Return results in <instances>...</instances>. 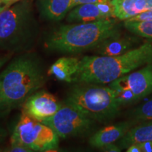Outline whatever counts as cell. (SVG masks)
<instances>
[{
  "label": "cell",
  "instance_id": "6",
  "mask_svg": "<svg viewBox=\"0 0 152 152\" xmlns=\"http://www.w3.org/2000/svg\"><path fill=\"white\" fill-rule=\"evenodd\" d=\"M59 137L41 121L23 113L11 137V143L29 148L33 151H49L58 147Z\"/></svg>",
  "mask_w": 152,
  "mask_h": 152
},
{
  "label": "cell",
  "instance_id": "29",
  "mask_svg": "<svg viewBox=\"0 0 152 152\" xmlns=\"http://www.w3.org/2000/svg\"><path fill=\"white\" fill-rule=\"evenodd\" d=\"M6 7H7V6H5V5H2V6H0V13L1 12V11H2Z\"/></svg>",
  "mask_w": 152,
  "mask_h": 152
},
{
  "label": "cell",
  "instance_id": "18",
  "mask_svg": "<svg viewBox=\"0 0 152 152\" xmlns=\"http://www.w3.org/2000/svg\"><path fill=\"white\" fill-rule=\"evenodd\" d=\"M131 118L134 122H142L152 120V99L133 110L131 113Z\"/></svg>",
  "mask_w": 152,
  "mask_h": 152
},
{
  "label": "cell",
  "instance_id": "16",
  "mask_svg": "<svg viewBox=\"0 0 152 152\" xmlns=\"http://www.w3.org/2000/svg\"><path fill=\"white\" fill-rule=\"evenodd\" d=\"M149 141H152V120L142 121L139 125L131 127L121 139L119 146L127 149L132 144Z\"/></svg>",
  "mask_w": 152,
  "mask_h": 152
},
{
  "label": "cell",
  "instance_id": "24",
  "mask_svg": "<svg viewBox=\"0 0 152 152\" xmlns=\"http://www.w3.org/2000/svg\"><path fill=\"white\" fill-rule=\"evenodd\" d=\"M140 144L142 152H152V141L142 142Z\"/></svg>",
  "mask_w": 152,
  "mask_h": 152
},
{
  "label": "cell",
  "instance_id": "5",
  "mask_svg": "<svg viewBox=\"0 0 152 152\" xmlns=\"http://www.w3.org/2000/svg\"><path fill=\"white\" fill-rule=\"evenodd\" d=\"M65 103L94 121L103 123L115 118L121 109L113 89L96 84L74 86L68 92Z\"/></svg>",
  "mask_w": 152,
  "mask_h": 152
},
{
  "label": "cell",
  "instance_id": "28",
  "mask_svg": "<svg viewBox=\"0 0 152 152\" xmlns=\"http://www.w3.org/2000/svg\"><path fill=\"white\" fill-rule=\"evenodd\" d=\"M20 1H21V0H2L3 4L7 6V7L14 4Z\"/></svg>",
  "mask_w": 152,
  "mask_h": 152
},
{
  "label": "cell",
  "instance_id": "26",
  "mask_svg": "<svg viewBox=\"0 0 152 152\" xmlns=\"http://www.w3.org/2000/svg\"><path fill=\"white\" fill-rule=\"evenodd\" d=\"M11 55H2V56H0V69L3 67L8 62V61L10 59Z\"/></svg>",
  "mask_w": 152,
  "mask_h": 152
},
{
  "label": "cell",
  "instance_id": "23",
  "mask_svg": "<svg viewBox=\"0 0 152 152\" xmlns=\"http://www.w3.org/2000/svg\"><path fill=\"white\" fill-rule=\"evenodd\" d=\"M101 149L104 151H109V152H118L121 151V148L119 147V146L116 145L114 143L107 144V145L104 146L102 148H101Z\"/></svg>",
  "mask_w": 152,
  "mask_h": 152
},
{
  "label": "cell",
  "instance_id": "13",
  "mask_svg": "<svg viewBox=\"0 0 152 152\" xmlns=\"http://www.w3.org/2000/svg\"><path fill=\"white\" fill-rule=\"evenodd\" d=\"M109 18L101 9L98 3L83 4L70 11L66 20L69 23H88Z\"/></svg>",
  "mask_w": 152,
  "mask_h": 152
},
{
  "label": "cell",
  "instance_id": "3",
  "mask_svg": "<svg viewBox=\"0 0 152 152\" xmlns=\"http://www.w3.org/2000/svg\"><path fill=\"white\" fill-rule=\"evenodd\" d=\"M120 33L113 19L64 25L49 34L45 46L51 51L75 54L94 49L101 42Z\"/></svg>",
  "mask_w": 152,
  "mask_h": 152
},
{
  "label": "cell",
  "instance_id": "21",
  "mask_svg": "<svg viewBox=\"0 0 152 152\" xmlns=\"http://www.w3.org/2000/svg\"><path fill=\"white\" fill-rule=\"evenodd\" d=\"M4 151H9V152H32L31 149L29 148L25 147L21 144H16V143H11L10 146L9 147L6 148L4 150Z\"/></svg>",
  "mask_w": 152,
  "mask_h": 152
},
{
  "label": "cell",
  "instance_id": "14",
  "mask_svg": "<svg viewBox=\"0 0 152 152\" xmlns=\"http://www.w3.org/2000/svg\"><path fill=\"white\" fill-rule=\"evenodd\" d=\"M80 60L75 57L64 56L52 64L47 72L58 80L73 83L74 76L79 68Z\"/></svg>",
  "mask_w": 152,
  "mask_h": 152
},
{
  "label": "cell",
  "instance_id": "20",
  "mask_svg": "<svg viewBox=\"0 0 152 152\" xmlns=\"http://www.w3.org/2000/svg\"><path fill=\"white\" fill-rule=\"evenodd\" d=\"M128 21H134V22H140V21H149L152 20V11H147L144 12L140 13L136 16L132 17V18L128 19Z\"/></svg>",
  "mask_w": 152,
  "mask_h": 152
},
{
  "label": "cell",
  "instance_id": "9",
  "mask_svg": "<svg viewBox=\"0 0 152 152\" xmlns=\"http://www.w3.org/2000/svg\"><path fill=\"white\" fill-rule=\"evenodd\" d=\"M62 104L50 93L44 90L37 91L23 103L22 112L37 121H42L54 115Z\"/></svg>",
  "mask_w": 152,
  "mask_h": 152
},
{
  "label": "cell",
  "instance_id": "12",
  "mask_svg": "<svg viewBox=\"0 0 152 152\" xmlns=\"http://www.w3.org/2000/svg\"><path fill=\"white\" fill-rule=\"evenodd\" d=\"M115 18L126 20L140 13L152 11V0H111Z\"/></svg>",
  "mask_w": 152,
  "mask_h": 152
},
{
  "label": "cell",
  "instance_id": "4",
  "mask_svg": "<svg viewBox=\"0 0 152 152\" xmlns=\"http://www.w3.org/2000/svg\"><path fill=\"white\" fill-rule=\"evenodd\" d=\"M35 37L29 0H21L0 13V50L25 51L33 45Z\"/></svg>",
  "mask_w": 152,
  "mask_h": 152
},
{
  "label": "cell",
  "instance_id": "11",
  "mask_svg": "<svg viewBox=\"0 0 152 152\" xmlns=\"http://www.w3.org/2000/svg\"><path fill=\"white\" fill-rule=\"evenodd\" d=\"M135 43L134 39L118 33L104 40L94 49L99 56H118L131 50Z\"/></svg>",
  "mask_w": 152,
  "mask_h": 152
},
{
  "label": "cell",
  "instance_id": "17",
  "mask_svg": "<svg viewBox=\"0 0 152 152\" xmlns=\"http://www.w3.org/2000/svg\"><path fill=\"white\" fill-rule=\"evenodd\" d=\"M124 26L130 33L141 37L152 38V20L140 22L125 20Z\"/></svg>",
  "mask_w": 152,
  "mask_h": 152
},
{
  "label": "cell",
  "instance_id": "2",
  "mask_svg": "<svg viewBox=\"0 0 152 152\" xmlns=\"http://www.w3.org/2000/svg\"><path fill=\"white\" fill-rule=\"evenodd\" d=\"M44 66L35 54L20 55L0 73L1 108H14L45 85Z\"/></svg>",
  "mask_w": 152,
  "mask_h": 152
},
{
  "label": "cell",
  "instance_id": "25",
  "mask_svg": "<svg viewBox=\"0 0 152 152\" xmlns=\"http://www.w3.org/2000/svg\"><path fill=\"white\" fill-rule=\"evenodd\" d=\"M127 152H142V151L140 144L134 143L127 148Z\"/></svg>",
  "mask_w": 152,
  "mask_h": 152
},
{
  "label": "cell",
  "instance_id": "8",
  "mask_svg": "<svg viewBox=\"0 0 152 152\" xmlns=\"http://www.w3.org/2000/svg\"><path fill=\"white\" fill-rule=\"evenodd\" d=\"M113 90H130L138 100L152 93V64L109 83Z\"/></svg>",
  "mask_w": 152,
  "mask_h": 152
},
{
  "label": "cell",
  "instance_id": "27",
  "mask_svg": "<svg viewBox=\"0 0 152 152\" xmlns=\"http://www.w3.org/2000/svg\"><path fill=\"white\" fill-rule=\"evenodd\" d=\"M7 134H8V132L6 130V129L4 128L3 127L0 125V144L4 142V140L6 137H7Z\"/></svg>",
  "mask_w": 152,
  "mask_h": 152
},
{
  "label": "cell",
  "instance_id": "10",
  "mask_svg": "<svg viewBox=\"0 0 152 152\" xmlns=\"http://www.w3.org/2000/svg\"><path fill=\"white\" fill-rule=\"evenodd\" d=\"M133 123L122 122L101 129L91 137L89 143L92 147L101 149L107 144L121 140L132 126Z\"/></svg>",
  "mask_w": 152,
  "mask_h": 152
},
{
  "label": "cell",
  "instance_id": "19",
  "mask_svg": "<svg viewBox=\"0 0 152 152\" xmlns=\"http://www.w3.org/2000/svg\"><path fill=\"white\" fill-rule=\"evenodd\" d=\"M115 97L121 106L135 103L138 99L130 90H113Z\"/></svg>",
  "mask_w": 152,
  "mask_h": 152
},
{
  "label": "cell",
  "instance_id": "30",
  "mask_svg": "<svg viewBox=\"0 0 152 152\" xmlns=\"http://www.w3.org/2000/svg\"><path fill=\"white\" fill-rule=\"evenodd\" d=\"M1 105H2V99H1V93H0V108H1Z\"/></svg>",
  "mask_w": 152,
  "mask_h": 152
},
{
  "label": "cell",
  "instance_id": "1",
  "mask_svg": "<svg viewBox=\"0 0 152 152\" xmlns=\"http://www.w3.org/2000/svg\"><path fill=\"white\" fill-rule=\"evenodd\" d=\"M152 64V42L118 56H85L80 60L73 82L82 84H107L144 65Z\"/></svg>",
  "mask_w": 152,
  "mask_h": 152
},
{
  "label": "cell",
  "instance_id": "15",
  "mask_svg": "<svg viewBox=\"0 0 152 152\" xmlns=\"http://www.w3.org/2000/svg\"><path fill=\"white\" fill-rule=\"evenodd\" d=\"M73 0H39V10L45 19L52 21L62 20L72 9Z\"/></svg>",
  "mask_w": 152,
  "mask_h": 152
},
{
  "label": "cell",
  "instance_id": "22",
  "mask_svg": "<svg viewBox=\"0 0 152 152\" xmlns=\"http://www.w3.org/2000/svg\"><path fill=\"white\" fill-rule=\"evenodd\" d=\"M111 1V0H73L72 3V9L76 7V6L83 4H88V3H100L104 2V1Z\"/></svg>",
  "mask_w": 152,
  "mask_h": 152
},
{
  "label": "cell",
  "instance_id": "31",
  "mask_svg": "<svg viewBox=\"0 0 152 152\" xmlns=\"http://www.w3.org/2000/svg\"><path fill=\"white\" fill-rule=\"evenodd\" d=\"M2 5H4L2 0H0V6H2Z\"/></svg>",
  "mask_w": 152,
  "mask_h": 152
},
{
  "label": "cell",
  "instance_id": "7",
  "mask_svg": "<svg viewBox=\"0 0 152 152\" xmlns=\"http://www.w3.org/2000/svg\"><path fill=\"white\" fill-rule=\"evenodd\" d=\"M42 123L51 127L59 138L66 139L88 133L94 124V120L68 104H64L52 117Z\"/></svg>",
  "mask_w": 152,
  "mask_h": 152
}]
</instances>
